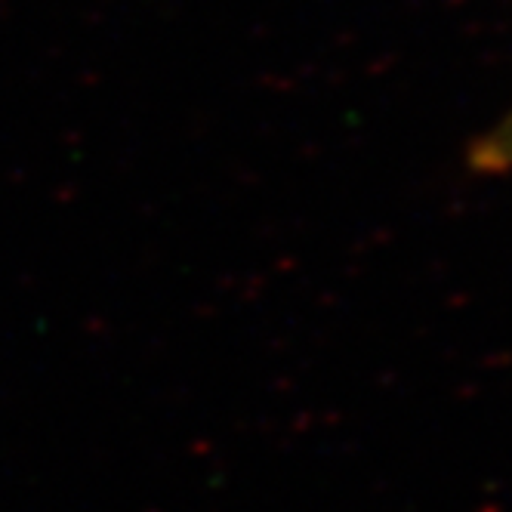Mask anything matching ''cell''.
<instances>
[{
  "label": "cell",
  "mask_w": 512,
  "mask_h": 512,
  "mask_svg": "<svg viewBox=\"0 0 512 512\" xmlns=\"http://www.w3.org/2000/svg\"><path fill=\"white\" fill-rule=\"evenodd\" d=\"M475 164L482 170H509L512 167V115H506L500 121V127L479 142V149H475Z\"/></svg>",
  "instance_id": "1"
}]
</instances>
